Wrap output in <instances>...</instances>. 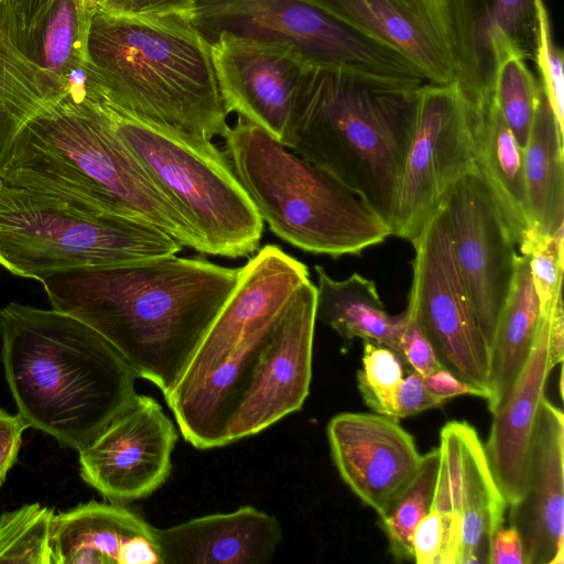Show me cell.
I'll use <instances>...</instances> for the list:
<instances>
[{"instance_id": "cell-28", "label": "cell", "mask_w": 564, "mask_h": 564, "mask_svg": "<svg viewBox=\"0 0 564 564\" xmlns=\"http://www.w3.org/2000/svg\"><path fill=\"white\" fill-rule=\"evenodd\" d=\"M563 135L542 89L522 149L532 234L553 235L564 227Z\"/></svg>"}, {"instance_id": "cell-22", "label": "cell", "mask_w": 564, "mask_h": 564, "mask_svg": "<svg viewBox=\"0 0 564 564\" xmlns=\"http://www.w3.org/2000/svg\"><path fill=\"white\" fill-rule=\"evenodd\" d=\"M155 532L163 564H262L283 538L276 518L251 506Z\"/></svg>"}, {"instance_id": "cell-29", "label": "cell", "mask_w": 564, "mask_h": 564, "mask_svg": "<svg viewBox=\"0 0 564 564\" xmlns=\"http://www.w3.org/2000/svg\"><path fill=\"white\" fill-rule=\"evenodd\" d=\"M91 13L86 0H53L26 56L62 76L86 64Z\"/></svg>"}, {"instance_id": "cell-3", "label": "cell", "mask_w": 564, "mask_h": 564, "mask_svg": "<svg viewBox=\"0 0 564 564\" xmlns=\"http://www.w3.org/2000/svg\"><path fill=\"white\" fill-rule=\"evenodd\" d=\"M1 361L18 413L75 451L86 448L138 394V375L101 334L56 311L0 310Z\"/></svg>"}, {"instance_id": "cell-13", "label": "cell", "mask_w": 564, "mask_h": 564, "mask_svg": "<svg viewBox=\"0 0 564 564\" xmlns=\"http://www.w3.org/2000/svg\"><path fill=\"white\" fill-rule=\"evenodd\" d=\"M456 264L490 348L516 269V242L478 175L454 183L440 203Z\"/></svg>"}, {"instance_id": "cell-6", "label": "cell", "mask_w": 564, "mask_h": 564, "mask_svg": "<svg viewBox=\"0 0 564 564\" xmlns=\"http://www.w3.org/2000/svg\"><path fill=\"white\" fill-rule=\"evenodd\" d=\"M87 54L102 82L101 105L209 140L227 133L210 48L191 17L96 8Z\"/></svg>"}, {"instance_id": "cell-2", "label": "cell", "mask_w": 564, "mask_h": 564, "mask_svg": "<svg viewBox=\"0 0 564 564\" xmlns=\"http://www.w3.org/2000/svg\"><path fill=\"white\" fill-rule=\"evenodd\" d=\"M238 270L173 254L40 282L52 308L101 334L164 395L229 297Z\"/></svg>"}, {"instance_id": "cell-19", "label": "cell", "mask_w": 564, "mask_h": 564, "mask_svg": "<svg viewBox=\"0 0 564 564\" xmlns=\"http://www.w3.org/2000/svg\"><path fill=\"white\" fill-rule=\"evenodd\" d=\"M564 415L541 399L529 454L525 492L510 507L525 564L564 563Z\"/></svg>"}, {"instance_id": "cell-11", "label": "cell", "mask_w": 564, "mask_h": 564, "mask_svg": "<svg viewBox=\"0 0 564 564\" xmlns=\"http://www.w3.org/2000/svg\"><path fill=\"white\" fill-rule=\"evenodd\" d=\"M412 282L406 312L442 367L491 399L490 348L462 281L441 205L411 241Z\"/></svg>"}, {"instance_id": "cell-45", "label": "cell", "mask_w": 564, "mask_h": 564, "mask_svg": "<svg viewBox=\"0 0 564 564\" xmlns=\"http://www.w3.org/2000/svg\"><path fill=\"white\" fill-rule=\"evenodd\" d=\"M102 0H86V4L89 10L94 11Z\"/></svg>"}, {"instance_id": "cell-9", "label": "cell", "mask_w": 564, "mask_h": 564, "mask_svg": "<svg viewBox=\"0 0 564 564\" xmlns=\"http://www.w3.org/2000/svg\"><path fill=\"white\" fill-rule=\"evenodd\" d=\"M101 106L117 137L200 238L205 254L236 259L259 249L263 221L225 151L204 137Z\"/></svg>"}, {"instance_id": "cell-40", "label": "cell", "mask_w": 564, "mask_h": 564, "mask_svg": "<svg viewBox=\"0 0 564 564\" xmlns=\"http://www.w3.org/2000/svg\"><path fill=\"white\" fill-rule=\"evenodd\" d=\"M442 538V517L431 507L425 517L419 522L413 533V561L417 564H436Z\"/></svg>"}, {"instance_id": "cell-4", "label": "cell", "mask_w": 564, "mask_h": 564, "mask_svg": "<svg viewBox=\"0 0 564 564\" xmlns=\"http://www.w3.org/2000/svg\"><path fill=\"white\" fill-rule=\"evenodd\" d=\"M0 180L93 213L137 219L205 253L200 238L115 133L101 105L68 95L19 133Z\"/></svg>"}, {"instance_id": "cell-30", "label": "cell", "mask_w": 564, "mask_h": 564, "mask_svg": "<svg viewBox=\"0 0 564 564\" xmlns=\"http://www.w3.org/2000/svg\"><path fill=\"white\" fill-rule=\"evenodd\" d=\"M440 448L422 455L417 471L380 517L389 550L394 558L413 561L412 538L419 522L429 512L437 479Z\"/></svg>"}, {"instance_id": "cell-39", "label": "cell", "mask_w": 564, "mask_h": 564, "mask_svg": "<svg viewBox=\"0 0 564 564\" xmlns=\"http://www.w3.org/2000/svg\"><path fill=\"white\" fill-rule=\"evenodd\" d=\"M97 8L110 14L181 13L192 18L195 0H102Z\"/></svg>"}, {"instance_id": "cell-36", "label": "cell", "mask_w": 564, "mask_h": 564, "mask_svg": "<svg viewBox=\"0 0 564 564\" xmlns=\"http://www.w3.org/2000/svg\"><path fill=\"white\" fill-rule=\"evenodd\" d=\"M53 0H4L12 39L28 55Z\"/></svg>"}, {"instance_id": "cell-41", "label": "cell", "mask_w": 564, "mask_h": 564, "mask_svg": "<svg viewBox=\"0 0 564 564\" xmlns=\"http://www.w3.org/2000/svg\"><path fill=\"white\" fill-rule=\"evenodd\" d=\"M30 427L18 414L0 410V486L18 460L23 432Z\"/></svg>"}, {"instance_id": "cell-16", "label": "cell", "mask_w": 564, "mask_h": 564, "mask_svg": "<svg viewBox=\"0 0 564 564\" xmlns=\"http://www.w3.org/2000/svg\"><path fill=\"white\" fill-rule=\"evenodd\" d=\"M408 59L425 83L457 82L449 0H302Z\"/></svg>"}, {"instance_id": "cell-1", "label": "cell", "mask_w": 564, "mask_h": 564, "mask_svg": "<svg viewBox=\"0 0 564 564\" xmlns=\"http://www.w3.org/2000/svg\"><path fill=\"white\" fill-rule=\"evenodd\" d=\"M316 285L307 267L265 245L164 394L198 449L256 435L302 409L312 380Z\"/></svg>"}, {"instance_id": "cell-8", "label": "cell", "mask_w": 564, "mask_h": 564, "mask_svg": "<svg viewBox=\"0 0 564 564\" xmlns=\"http://www.w3.org/2000/svg\"><path fill=\"white\" fill-rule=\"evenodd\" d=\"M182 246L161 229L93 213L0 180V267L43 280L176 254Z\"/></svg>"}, {"instance_id": "cell-43", "label": "cell", "mask_w": 564, "mask_h": 564, "mask_svg": "<svg viewBox=\"0 0 564 564\" xmlns=\"http://www.w3.org/2000/svg\"><path fill=\"white\" fill-rule=\"evenodd\" d=\"M423 381L431 393L444 401L465 394L481 398V393L478 390L444 368L424 376Z\"/></svg>"}, {"instance_id": "cell-14", "label": "cell", "mask_w": 564, "mask_h": 564, "mask_svg": "<svg viewBox=\"0 0 564 564\" xmlns=\"http://www.w3.org/2000/svg\"><path fill=\"white\" fill-rule=\"evenodd\" d=\"M177 432L160 403L137 394L79 453L82 479L104 498H145L170 476Z\"/></svg>"}, {"instance_id": "cell-42", "label": "cell", "mask_w": 564, "mask_h": 564, "mask_svg": "<svg viewBox=\"0 0 564 564\" xmlns=\"http://www.w3.org/2000/svg\"><path fill=\"white\" fill-rule=\"evenodd\" d=\"M488 564H525L522 539L513 525L501 527L492 534Z\"/></svg>"}, {"instance_id": "cell-15", "label": "cell", "mask_w": 564, "mask_h": 564, "mask_svg": "<svg viewBox=\"0 0 564 564\" xmlns=\"http://www.w3.org/2000/svg\"><path fill=\"white\" fill-rule=\"evenodd\" d=\"M209 48L226 112H236L282 143L312 65L291 45L227 33Z\"/></svg>"}, {"instance_id": "cell-10", "label": "cell", "mask_w": 564, "mask_h": 564, "mask_svg": "<svg viewBox=\"0 0 564 564\" xmlns=\"http://www.w3.org/2000/svg\"><path fill=\"white\" fill-rule=\"evenodd\" d=\"M192 22L208 45L227 33L291 45L311 65L424 83L402 55L302 0H195Z\"/></svg>"}, {"instance_id": "cell-5", "label": "cell", "mask_w": 564, "mask_h": 564, "mask_svg": "<svg viewBox=\"0 0 564 564\" xmlns=\"http://www.w3.org/2000/svg\"><path fill=\"white\" fill-rule=\"evenodd\" d=\"M422 85L312 65L282 143L335 175L391 229Z\"/></svg>"}, {"instance_id": "cell-12", "label": "cell", "mask_w": 564, "mask_h": 564, "mask_svg": "<svg viewBox=\"0 0 564 564\" xmlns=\"http://www.w3.org/2000/svg\"><path fill=\"white\" fill-rule=\"evenodd\" d=\"M466 175H477L470 101L457 82L424 83L391 236L412 241L448 188Z\"/></svg>"}, {"instance_id": "cell-34", "label": "cell", "mask_w": 564, "mask_h": 564, "mask_svg": "<svg viewBox=\"0 0 564 564\" xmlns=\"http://www.w3.org/2000/svg\"><path fill=\"white\" fill-rule=\"evenodd\" d=\"M564 227L553 235L532 234L520 247L528 256L541 314H547L562 297Z\"/></svg>"}, {"instance_id": "cell-23", "label": "cell", "mask_w": 564, "mask_h": 564, "mask_svg": "<svg viewBox=\"0 0 564 564\" xmlns=\"http://www.w3.org/2000/svg\"><path fill=\"white\" fill-rule=\"evenodd\" d=\"M477 175L487 187L518 248L532 235L523 151L494 94L470 101Z\"/></svg>"}, {"instance_id": "cell-17", "label": "cell", "mask_w": 564, "mask_h": 564, "mask_svg": "<svg viewBox=\"0 0 564 564\" xmlns=\"http://www.w3.org/2000/svg\"><path fill=\"white\" fill-rule=\"evenodd\" d=\"M326 433L341 479L366 506L383 516L421 464L413 436L394 419L359 412L333 416Z\"/></svg>"}, {"instance_id": "cell-25", "label": "cell", "mask_w": 564, "mask_h": 564, "mask_svg": "<svg viewBox=\"0 0 564 564\" xmlns=\"http://www.w3.org/2000/svg\"><path fill=\"white\" fill-rule=\"evenodd\" d=\"M314 269L318 280L316 319L346 340L360 338L386 346L401 359L400 338L408 322L406 310L397 315L390 314L380 299L376 283L359 273H352L345 280H335L322 265H315Z\"/></svg>"}, {"instance_id": "cell-18", "label": "cell", "mask_w": 564, "mask_h": 564, "mask_svg": "<svg viewBox=\"0 0 564 564\" xmlns=\"http://www.w3.org/2000/svg\"><path fill=\"white\" fill-rule=\"evenodd\" d=\"M457 83L476 102L492 94L499 62L510 54L532 59L539 8L544 0H449Z\"/></svg>"}, {"instance_id": "cell-44", "label": "cell", "mask_w": 564, "mask_h": 564, "mask_svg": "<svg viewBox=\"0 0 564 564\" xmlns=\"http://www.w3.org/2000/svg\"><path fill=\"white\" fill-rule=\"evenodd\" d=\"M550 362L554 368L564 358V311L562 297L550 311Z\"/></svg>"}, {"instance_id": "cell-27", "label": "cell", "mask_w": 564, "mask_h": 564, "mask_svg": "<svg viewBox=\"0 0 564 564\" xmlns=\"http://www.w3.org/2000/svg\"><path fill=\"white\" fill-rule=\"evenodd\" d=\"M541 319L529 258L518 253L512 284L490 346L491 399L488 409L491 413L522 371Z\"/></svg>"}, {"instance_id": "cell-37", "label": "cell", "mask_w": 564, "mask_h": 564, "mask_svg": "<svg viewBox=\"0 0 564 564\" xmlns=\"http://www.w3.org/2000/svg\"><path fill=\"white\" fill-rule=\"evenodd\" d=\"M400 349L404 366L408 365L423 377L443 368L430 341L409 314L401 334Z\"/></svg>"}, {"instance_id": "cell-46", "label": "cell", "mask_w": 564, "mask_h": 564, "mask_svg": "<svg viewBox=\"0 0 564 564\" xmlns=\"http://www.w3.org/2000/svg\"><path fill=\"white\" fill-rule=\"evenodd\" d=\"M3 1H4V0H0V7H1V4L3 3Z\"/></svg>"}, {"instance_id": "cell-26", "label": "cell", "mask_w": 564, "mask_h": 564, "mask_svg": "<svg viewBox=\"0 0 564 564\" xmlns=\"http://www.w3.org/2000/svg\"><path fill=\"white\" fill-rule=\"evenodd\" d=\"M460 451L462 539L458 564L488 563L489 544L508 507L476 430L455 421Z\"/></svg>"}, {"instance_id": "cell-7", "label": "cell", "mask_w": 564, "mask_h": 564, "mask_svg": "<svg viewBox=\"0 0 564 564\" xmlns=\"http://www.w3.org/2000/svg\"><path fill=\"white\" fill-rule=\"evenodd\" d=\"M225 152L270 230L310 253L360 254L391 236L390 227L335 175L289 152L262 128L238 117Z\"/></svg>"}, {"instance_id": "cell-35", "label": "cell", "mask_w": 564, "mask_h": 564, "mask_svg": "<svg viewBox=\"0 0 564 564\" xmlns=\"http://www.w3.org/2000/svg\"><path fill=\"white\" fill-rule=\"evenodd\" d=\"M562 48L554 42L545 2L539 8L538 34L533 61L539 82L553 111L557 126L564 131V59Z\"/></svg>"}, {"instance_id": "cell-32", "label": "cell", "mask_w": 564, "mask_h": 564, "mask_svg": "<svg viewBox=\"0 0 564 564\" xmlns=\"http://www.w3.org/2000/svg\"><path fill=\"white\" fill-rule=\"evenodd\" d=\"M492 94L521 149L524 148L541 99L542 87L523 57L510 54L495 73Z\"/></svg>"}, {"instance_id": "cell-21", "label": "cell", "mask_w": 564, "mask_h": 564, "mask_svg": "<svg viewBox=\"0 0 564 564\" xmlns=\"http://www.w3.org/2000/svg\"><path fill=\"white\" fill-rule=\"evenodd\" d=\"M550 312L542 315L530 356L507 395L492 412L486 457L509 507L525 492L532 432L545 383L553 369L549 354Z\"/></svg>"}, {"instance_id": "cell-38", "label": "cell", "mask_w": 564, "mask_h": 564, "mask_svg": "<svg viewBox=\"0 0 564 564\" xmlns=\"http://www.w3.org/2000/svg\"><path fill=\"white\" fill-rule=\"evenodd\" d=\"M446 401L435 397L426 388L423 376L413 371L401 380L394 393L395 419L416 415L442 406Z\"/></svg>"}, {"instance_id": "cell-20", "label": "cell", "mask_w": 564, "mask_h": 564, "mask_svg": "<svg viewBox=\"0 0 564 564\" xmlns=\"http://www.w3.org/2000/svg\"><path fill=\"white\" fill-rule=\"evenodd\" d=\"M155 529L121 505L80 503L54 516L53 564H163Z\"/></svg>"}, {"instance_id": "cell-33", "label": "cell", "mask_w": 564, "mask_h": 564, "mask_svg": "<svg viewBox=\"0 0 564 564\" xmlns=\"http://www.w3.org/2000/svg\"><path fill=\"white\" fill-rule=\"evenodd\" d=\"M403 366L392 349L364 341L362 368L357 372V383L364 401L375 413L397 420L394 393L403 379Z\"/></svg>"}, {"instance_id": "cell-24", "label": "cell", "mask_w": 564, "mask_h": 564, "mask_svg": "<svg viewBox=\"0 0 564 564\" xmlns=\"http://www.w3.org/2000/svg\"><path fill=\"white\" fill-rule=\"evenodd\" d=\"M79 95L65 76L42 67L14 43L6 3L0 7V171L21 130L44 108Z\"/></svg>"}, {"instance_id": "cell-31", "label": "cell", "mask_w": 564, "mask_h": 564, "mask_svg": "<svg viewBox=\"0 0 564 564\" xmlns=\"http://www.w3.org/2000/svg\"><path fill=\"white\" fill-rule=\"evenodd\" d=\"M55 512L40 503L23 505L0 516V563L53 564Z\"/></svg>"}]
</instances>
